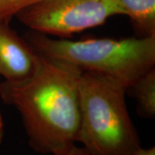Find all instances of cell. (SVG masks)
<instances>
[{
  "mask_svg": "<svg viewBox=\"0 0 155 155\" xmlns=\"http://www.w3.org/2000/svg\"><path fill=\"white\" fill-rule=\"evenodd\" d=\"M134 97L137 101V113L143 118L153 119L155 116V68L142 74L134 82Z\"/></svg>",
  "mask_w": 155,
  "mask_h": 155,
  "instance_id": "7",
  "label": "cell"
},
{
  "mask_svg": "<svg viewBox=\"0 0 155 155\" xmlns=\"http://www.w3.org/2000/svg\"><path fill=\"white\" fill-rule=\"evenodd\" d=\"M140 37L155 35V0H118Z\"/></svg>",
  "mask_w": 155,
  "mask_h": 155,
  "instance_id": "6",
  "label": "cell"
},
{
  "mask_svg": "<svg viewBox=\"0 0 155 155\" xmlns=\"http://www.w3.org/2000/svg\"><path fill=\"white\" fill-rule=\"evenodd\" d=\"M53 155H91L87 150L84 147H78L75 144L67 146L64 148L58 150L54 152Z\"/></svg>",
  "mask_w": 155,
  "mask_h": 155,
  "instance_id": "9",
  "label": "cell"
},
{
  "mask_svg": "<svg viewBox=\"0 0 155 155\" xmlns=\"http://www.w3.org/2000/svg\"><path fill=\"white\" fill-rule=\"evenodd\" d=\"M134 155H155V147H149V148H143L141 147L138 150Z\"/></svg>",
  "mask_w": 155,
  "mask_h": 155,
  "instance_id": "10",
  "label": "cell"
},
{
  "mask_svg": "<svg viewBox=\"0 0 155 155\" xmlns=\"http://www.w3.org/2000/svg\"><path fill=\"white\" fill-rule=\"evenodd\" d=\"M81 72L41 55L36 72L22 81L0 84V96L22 117L29 147L53 154L75 144L79 127L78 78Z\"/></svg>",
  "mask_w": 155,
  "mask_h": 155,
  "instance_id": "1",
  "label": "cell"
},
{
  "mask_svg": "<svg viewBox=\"0 0 155 155\" xmlns=\"http://www.w3.org/2000/svg\"><path fill=\"white\" fill-rule=\"evenodd\" d=\"M126 91L113 78L94 72L80 73L76 142L91 155H134L141 148L127 111Z\"/></svg>",
  "mask_w": 155,
  "mask_h": 155,
  "instance_id": "3",
  "label": "cell"
},
{
  "mask_svg": "<svg viewBox=\"0 0 155 155\" xmlns=\"http://www.w3.org/2000/svg\"><path fill=\"white\" fill-rule=\"evenodd\" d=\"M25 40L47 59L81 72L110 78L127 89L131 88L139 78L155 65V35L69 41L32 31L27 34Z\"/></svg>",
  "mask_w": 155,
  "mask_h": 155,
  "instance_id": "2",
  "label": "cell"
},
{
  "mask_svg": "<svg viewBox=\"0 0 155 155\" xmlns=\"http://www.w3.org/2000/svg\"><path fill=\"white\" fill-rule=\"evenodd\" d=\"M40 0H0V21L10 22L12 17Z\"/></svg>",
  "mask_w": 155,
  "mask_h": 155,
  "instance_id": "8",
  "label": "cell"
},
{
  "mask_svg": "<svg viewBox=\"0 0 155 155\" xmlns=\"http://www.w3.org/2000/svg\"><path fill=\"white\" fill-rule=\"evenodd\" d=\"M4 134H5V129H4V122H3V118L0 113V144L2 143V140L4 138Z\"/></svg>",
  "mask_w": 155,
  "mask_h": 155,
  "instance_id": "11",
  "label": "cell"
},
{
  "mask_svg": "<svg viewBox=\"0 0 155 155\" xmlns=\"http://www.w3.org/2000/svg\"><path fill=\"white\" fill-rule=\"evenodd\" d=\"M41 55L10 27L0 21V75L9 82L22 81L38 70Z\"/></svg>",
  "mask_w": 155,
  "mask_h": 155,
  "instance_id": "5",
  "label": "cell"
},
{
  "mask_svg": "<svg viewBox=\"0 0 155 155\" xmlns=\"http://www.w3.org/2000/svg\"><path fill=\"white\" fill-rule=\"evenodd\" d=\"M126 15L118 0H40L16 17L32 31L67 38Z\"/></svg>",
  "mask_w": 155,
  "mask_h": 155,
  "instance_id": "4",
  "label": "cell"
}]
</instances>
